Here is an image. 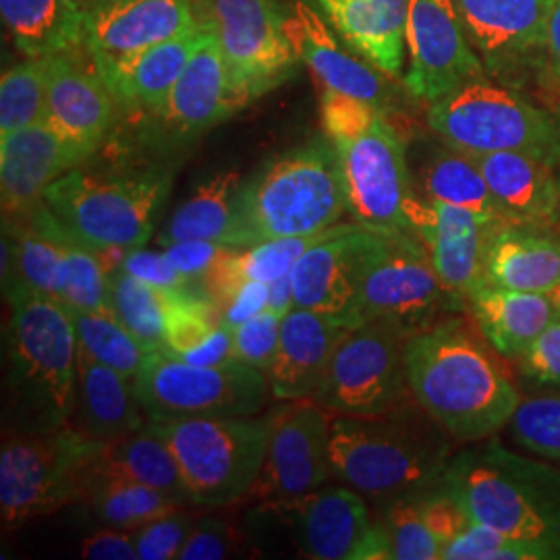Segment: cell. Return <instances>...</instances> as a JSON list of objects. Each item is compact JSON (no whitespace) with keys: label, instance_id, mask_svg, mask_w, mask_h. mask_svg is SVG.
<instances>
[{"label":"cell","instance_id":"6da1fadb","mask_svg":"<svg viewBox=\"0 0 560 560\" xmlns=\"http://www.w3.org/2000/svg\"><path fill=\"white\" fill-rule=\"evenodd\" d=\"M405 368L413 400L455 441L497 434L520 407V390L463 322H434L409 335Z\"/></svg>","mask_w":560,"mask_h":560},{"label":"cell","instance_id":"7a4b0ae2","mask_svg":"<svg viewBox=\"0 0 560 560\" xmlns=\"http://www.w3.org/2000/svg\"><path fill=\"white\" fill-rule=\"evenodd\" d=\"M7 402L4 432H48L69 425L80 340L65 303L13 282L7 289Z\"/></svg>","mask_w":560,"mask_h":560},{"label":"cell","instance_id":"3957f363","mask_svg":"<svg viewBox=\"0 0 560 560\" xmlns=\"http://www.w3.org/2000/svg\"><path fill=\"white\" fill-rule=\"evenodd\" d=\"M451 460L448 432L420 402L378 416H340L330 421L335 480L363 499L397 501L442 480Z\"/></svg>","mask_w":560,"mask_h":560},{"label":"cell","instance_id":"277c9868","mask_svg":"<svg viewBox=\"0 0 560 560\" xmlns=\"http://www.w3.org/2000/svg\"><path fill=\"white\" fill-rule=\"evenodd\" d=\"M237 212L249 247L339 224L349 206L337 143L330 138L310 141L266 164L241 183Z\"/></svg>","mask_w":560,"mask_h":560},{"label":"cell","instance_id":"5b68a950","mask_svg":"<svg viewBox=\"0 0 560 560\" xmlns=\"http://www.w3.org/2000/svg\"><path fill=\"white\" fill-rule=\"evenodd\" d=\"M171 179L156 168L102 171L81 162L46 189L44 203L88 247L127 252L150 240Z\"/></svg>","mask_w":560,"mask_h":560},{"label":"cell","instance_id":"8992f818","mask_svg":"<svg viewBox=\"0 0 560 560\" xmlns=\"http://www.w3.org/2000/svg\"><path fill=\"white\" fill-rule=\"evenodd\" d=\"M442 486L471 521L517 540L560 544V478L501 446L448 460Z\"/></svg>","mask_w":560,"mask_h":560},{"label":"cell","instance_id":"52a82bcc","mask_svg":"<svg viewBox=\"0 0 560 560\" xmlns=\"http://www.w3.org/2000/svg\"><path fill=\"white\" fill-rule=\"evenodd\" d=\"M101 448L102 442L71 425L48 432H4L0 448L2 532L81 502Z\"/></svg>","mask_w":560,"mask_h":560},{"label":"cell","instance_id":"ba28073f","mask_svg":"<svg viewBox=\"0 0 560 560\" xmlns=\"http://www.w3.org/2000/svg\"><path fill=\"white\" fill-rule=\"evenodd\" d=\"M428 122L442 141L467 154L523 152L552 166L560 164L559 117L486 75L434 102Z\"/></svg>","mask_w":560,"mask_h":560},{"label":"cell","instance_id":"9c48e42d","mask_svg":"<svg viewBox=\"0 0 560 560\" xmlns=\"http://www.w3.org/2000/svg\"><path fill=\"white\" fill-rule=\"evenodd\" d=\"M272 418H219L156 423L171 446L194 506L221 509L249 499L268 453Z\"/></svg>","mask_w":560,"mask_h":560},{"label":"cell","instance_id":"30bf717a","mask_svg":"<svg viewBox=\"0 0 560 560\" xmlns=\"http://www.w3.org/2000/svg\"><path fill=\"white\" fill-rule=\"evenodd\" d=\"M416 235L368 229L358 261V291L349 328L388 322L413 335L459 305Z\"/></svg>","mask_w":560,"mask_h":560},{"label":"cell","instance_id":"8fae6325","mask_svg":"<svg viewBox=\"0 0 560 560\" xmlns=\"http://www.w3.org/2000/svg\"><path fill=\"white\" fill-rule=\"evenodd\" d=\"M145 420H219L258 416L270 393L266 372L235 361L222 368L194 365L166 347L152 349L133 378Z\"/></svg>","mask_w":560,"mask_h":560},{"label":"cell","instance_id":"7c38bea8","mask_svg":"<svg viewBox=\"0 0 560 560\" xmlns=\"http://www.w3.org/2000/svg\"><path fill=\"white\" fill-rule=\"evenodd\" d=\"M409 332L388 322H365L340 339L312 400L340 416H378L413 399L405 345Z\"/></svg>","mask_w":560,"mask_h":560},{"label":"cell","instance_id":"4fadbf2b","mask_svg":"<svg viewBox=\"0 0 560 560\" xmlns=\"http://www.w3.org/2000/svg\"><path fill=\"white\" fill-rule=\"evenodd\" d=\"M196 13L214 25L235 101L291 80L300 55L287 34V18L275 0H196Z\"/></svg>","mask_w":560,"mask_h":560},{"label":"cell","instance_id":"5bb4252c","mask_svg":"<svg viewBox=\"0 0 560 560\" xmlns=\"http://www.w3.org/2000/svg\"><path fill=\"white\" fill-rule=\"evenodd\" d=\"M347 206L353 221L381 233H411L409 206L416 198L405 145L384 115L355 140L337 143Z\"/></svg>","mask_w":560,"mask_h":560},{"label":"cell","instance_id":"9a60e30c","mask_svg":"<svg viewBox=\"0 0 560 560\" xmlns=\"http://www.w3.org/2000/svg\"><path fill=\"white\" fill-rule=\"evenodd\" d=\"M270 509L277 511L307 559H390L381 521H372L363 497L349 486L324 483Z\"/></svg>","mask_w":560,"mask_h":560},{"label":"cell","instance_id":"2e32d148","mask_svg":"<svg viewBox=\"0 0 560 560\" xmlns=\"http://www.w3.org/2000/svg\"><path fill=\"white\" fill-rule=\"evenodd\" d=\"M550 0H455L465 34L486 73L520 90L546 73Z\"/></svg>","mask_w":560,"mask_h":560},{"label":"cell","instance_id":"e0dca14e","mask_svg":"<svg viewBox=\"0 0 560 560\" xmlns=\"http://www.w3.org/2000/svg\"><path fill=\"white\" fill-rule=\"evenodd\" d=\"M268 453L249 499L266 506L312 492L335 480L330 463L332 411L316 400H291L272 411Z\"/></svg>","mask_w":560,"mask_h":560},{"label":"cell","instance_id":"ac0fdd59","mask_svg":"<svg viewBox=\"0 0 560 560\" xmlns=\"http://www.w3.org/2000/svg\"><path fill=\"white\" fill-rule=\"evenodd\" d=\"M405 40L409 48L405 85L416 98L434 104L486 75L455 0H409Z\"/></svg>","mask_w":560,"mask_h":560},{"label":"cell","instance_id":"d6986e66","mask_svg":"<svg viewBox=\"0 0 560 560\" xmlns=\"http://www.w3.org/2000/svg\"><path fill=\"white\" fill-rule=\"evenodd\" d=\"M117 106L119 102L83 44L50 57L44 120L71 145L81 162L106 140Z\"/></svg>","mask_w":560,"mask_h":560},{"label":"cell","instance_id":"ffe728a7","mask_svg":"<svg viewBox=\"0 0 560 560\" xmlns=\"http://www.w3.org/2000/svg\"><path fill=\"white\" fill-rule=\"evenodd\" d=\"M409 224L425 245L442 284L457 300H469L483 280L486 247L497 226L459 206L418 196L409 206Z\"/></svg>","mask_w":560,"mask_h":560},{"label":"cell","instance_id":"44dd1931","mask_svg":"<svg viewBox=\"0 0 560 560\" xmlns=\"http://www.w3.org/2000/svg\"><path fill=\"white\" fill-rule=\"evenodd\" d=\"M368 235L360 222H339L291 270L295 307L318 312L349 328L358 291V261Z\"/></svg>","mask_w":560,"mask_h":560},{"label":"cell","instance_id":"7402d4cb","mask_svg":"<svg viewBox=\"0 0 560 560\" xmlns=\"http://www.w3.org/2000/svg\"><path fill=\"white\" fill-rule=\"evenodd\" d=\"M81 159L59 133L40 120L0 138V191L4 221L27 219L46 189Z\"/></svg>","mask_w":560,"mask_h":560},{"label":"cell","instance_id":"603a6c76","mask_svg":"<svg viewBox=\"0 0 560 560\" xmlns=\"http://www.w3.org/2000/svg\"><path fill=\"white\" fill-rule=\"evenodd\" d=\"M198 25L200 32L194 55L159 115L180 138H196L240 108L231 90L217 30L201 15H198Z\"/></svg>","mask_w":560,"mask_h":560},{"label":"cell","instance_id":"cb8c5ba5","mask_svg":"<svg viewBox=\"0 0 560 560\" xmlns=\"http://www.w3.org/2000/svg\"><path fill=\"white\" fill-rule=\"evenodd\" d=\"M196 0H101L85 13L83 46L94 57H120L196 27Z\"/></svg>","mask_w":560,"mask_h":560},{"label":"cell","instance_id":"d4e9b609","mask_svg":"<svg viewBox=\"0 0 560 560\" xmlns=\"http://www.w3.org/2000/svg\"><path fill=\"white\" fill-rule=\"evenodd\" d=\"M287 34L300 59L324 83L326 90L353 96L376 106L381 113L395 102L388 75L372 62L345 50L330 34L318 11L298 2L293 18H287Z\"/></svg>","mask_w":560,"mask_h":560},{"label":"cell","instance_id":"484cf974","mask_svg":"<svg viewBox=\"0 0 560 560\" xmlns=\"http://www.w3.org/2000/svg\"><path fill=\"white\" fill-rule=\"evenodd\" d=\"M347 330L324 314L293 307L282 318L279 347L266 372L272 397L289 402L312 399Z\"/></svg>","mask_w":560,"mask_h":560},{"label":"cell","instance_id":"4316f807","mask_svg":"<svg viewBox=\"0 0 560 560\" xmlns=\"http://www.w3.org/2000/svg\"><path fill=\"white\" fill-rule=\"evenodd\" d=\"M200 25L171 40L152 44L120 57H92L102 78L113 90L120 106L161 115L187 60L191 59Z\"/></svg>","mask_w":560,"mask_h":560},{"label":"cell","instance_id":"83f0119b","mask_svg":"<svg viewBox=\"0 0 560 560\" xmlns=\"http://www.w3.org/2000/svg\"><path fill=\"white\" fill-rule=\"evenodd\" d=\"M469 156L480 166L504 221L541 229L559 224L557 166L523 152Z\"/></svg>","mask_w":560,"mask_h":560},{"label":"cell","instance_id":"f1b7e54d","mask_svg":"<svg viewBox=\"0 0 560 560\" xmlns=\"http://www.w3.org/2000/svg\"><path fill=\"white\" fill-rule=\"evenodd\" d=\"M483 280L502 289L555 295L560 287V240L541 226L502 222L488 240Z\"/></svg>","mask_w":560,"mask_h":560},{"label":"cell","instance_id":"f546056e","mask_svg":"<svg viewBox=\"0 0 560 560\" xmlns=\"http://www.w3.org/2000/svg\"><path fill=\"white\" fill-rule=\"evenodd\" d=\"M133 378L104 365L80 347V376L69 425L92 441H117L145 423Z\"/></svg>","mask_w":560,"mask_h":560},{"label":"cell","instance_id":"4dcf8cb0","mask_svg":"<svg viewBox=\"0 0 560 560\" xmlns=\"http://www.w3.org/2000/svg\"><path fill=\"white\" fill-rule=\"evenodd\" d=\"M328 21L358 52L388 78H399L405 59L409 0H318Z\"/></svg>","mask_w":560,"mask_h":560},{"label":"cell","instance_id":"1f68e13d","mask_svg":"<svg viewBox=\"0 0 560 560\" xmlns=\"http://www.w3.org/2000/svg\"><path fill=\"white\" fill-rule=\"evenodd\" d=\"M469 303L481 335L502 358L520 360L527 347L560 314L552 295L502 289L481 280Z\"/></svg>","mask_w":560,"mask_h":560},{"label":"cell","instance_id":"d6a6232c","mask_svg":"<svg viewBox=\"0 0 560 560\" xmlns=\"http://www.w3.org/2000/svg\"><path fill=\"white\" fill-rule=\"evenodd\" d=\"M240 173L226 171L201 183L189 200L183 201L162 233L166 247L179 241H219L235 247H249L237 212Z\"/></svg>","mask_w":560,"mask_h":560},{"label":"cell","instance_id":"836d02e7","mask_svg":"<svg viewBox=\"0 0 560 560\" xmlns=\"http://www.w3.org/2000/svg\"><path fill=\"white\" fill-rule=\"evenodd\" d=\"M96 465L104 471L140 481L143 486L164 492L173 501L179 502L180 506H194L179 463L150 421L117 441L102 442Z\"/></svg>","mask_w":560,"mask_h":560},{"label":"cell","instance_id":"e575fe53","mask_svg":"<svg viewBox=\"0 0 560 560\" xmlns=\"http://www.w3.org/2000/svg\"><path fill=\"white\" fill-rule=\"evenodd\" d=\"M0 13L25 57H52L83 44L85 15L71 0H0Z\"/></svg>","mask_w":560,"mask_h":560},{"label":"cell","instance_id":"d590c367","mask_svg":"<svg viewBox=\"0 0 560 560\" xmlns=\"http://www.w3.org/2000/svg\"><path fill=\"white\" fill-rule=\"evenodd\" d=\"M420 185L425 198L465 208L492 229L506 222L480 166L467 152H460L446 141L421 162Z\"/></svg>","mask_w":560,"mask_h":560},{"label":"cell","instance_id":"8d00e7d4","mask_svg":"<svg viewBox=\"0 0 560 560\" xmlns=\"http://www.w3.org/2000/svg\"><path fill=\"white\" fill-rule=\"evenodd\" d=\"M81 502L90 506L101 525L117 529H136L143 523L180 509L179 502L173 501L164 492L104 471L98 465H94L88 478Z\"/></svg>","mask_w":560,"mask_h":560},{"label":"cell","instance_id":"74e56055","mask_svg":"<svg viewBox=\"0 0 560 560\" xmlns=\"http://www.w3.org/2000/svg\"><path fill=\"white\" fill-rule=\"evenodd\" d=\"M108 310L152 351L164 347L168 291L152 287L120 266L106 277Z\"/></svg>","mask_w":560,"mask_h":560},{"label":"cell","instance_id":"f35d334b","mask_svg":"<svg viewBox=\"0 0 560 560\" xmlns=\"http://www.w3.org/2000/svg\"><path fill=\"white\" fill-rule=\"evenodd\" d=\"M80 347L94 360L136 378L150 349L113 312L69 310Z\"/></svg>","mask_w":560,"mask_h":560},{"label":"cell","instance_id":"ab89813d","mask_svg":"<svg viewBox=\"0 0 560 560\" xmlns=\"http://www.w3.org/2000/svg\"><path fill=\"white\" fill-rule=\"evenodd\" d=\"M50 57H27L2 73L0 138L11 136L46 117Z\"/></svg>","mask_w":560,"mask_h":560},{"label":"cell","instance_id":"60d3db41","mask_svg":"<svg viewBox=\"0 0 560 560\" xmlns=\"http://www.w3.org/2000/svg\"><path fill=\"white\" fill-rule=\"evenodd\" d=\"M50 226L60 243L65 245L67 260H69V282L62 295V303L69 310H81V312H110L106 301L108 270L102 261L101 254L88 247L85 243H81L75 235H71L57 221L52 212H50Z\"/></svg>","mask_w":560,"mask_h":560},{"label":"cell","instance_id":"b9f144b4","mask_svg":"<svg viewBox=\"0 0 560 560\" xmlns=\"http://www.w3.org/2000/svg\"><path fill=\"white\" fill-rule=\"evenodd\" d=\"M219 305L210 298L201 300L189 289L168 291L166 320H164V347L177 355L185 358L191 351L200 349L203 342L212 339V335L221 328Z\"/></svg>","mask_w":560,"mask_h":560},{"label":"cell","instance_id":"7bdbcfd3","mask_svg":"<svg viewBox=\"0 0 560 560\" xmlns=\"http://www.w3.org/2000/svg\"><path fill=\"white\" fill-rule=\"evenodd\" d=\"M560 559L557 541L517 540L471 521L465 532L442 548L441 560H548Z\"/></svg>","mask_w":560,"mask_h":560},{"label":"cell","instance_id":"ee69618b","mask_svg":"<svg viewBox=\"0 0 560 560\" xmlns=\"http://www.w3.org/2000/svg\"><path fill=\"white\" fill-rule=\"evenodd\" d=\"M393 560H439L441 541L421 517L420 494L390 502L381 521Z\"/></svg>","mask_w":560,"mask_h":560},{"label":"cell","instance_id":"f6af8a7d","mask_svg":"<svg viewBox=\"0 0 560 560\" xmlns=\"http://www.w3.org/2000/svg\"><path fill=\"white\" fill-rule=\"evenodd\" d=\"M509 425L523 448L560 463V395L521 399Z\"/></svg>","mask_w":560,"mask_h":560},{"label":"cell","instance_id":"bcb514c9","mask_svg":"<svg viewBox=\"0 0 560 560\" xmlns=\"http://www.w3.org/2000/svg\"><path fill=\"white\" fill-rule=\"evenodd\" d=\"M198 517L180 506L177 511L143 523L133 529V540L140 560H173L179 559L180 550L189 538Z\"/></svg>","mask_w":560,"mask_h":560},{"label":"cell","instance_id":"7dc6e473","mask_svg":"<svg viewBox=\"0 0 560 560\" xmlns=\"http://www.w3.org/2000/svg\"><path fill=\"white\" fill-rule=\"evenodd\" d=\"M320 110L324 133L335 143H345V141L360 138L361 133H365L372 127L374 120L384 115L368 102L358 101L353 96L326 90V88L322 96Z\"/></svg>","mask_w":560,"mask_h":560},{"label":"cell","instance_id":"c3c4849f","mask_svg":"<svg viewBox=\"0 0 560 560\" xmlns=\"http://www.w3.org/2000/svg\"><path fill=\"white\" fill-rule=\"evenodd\" d=\"M282 318L284 316L275 310H264L258 316L233 328L235 358L261 372H268L279 347Z\"/></svg>","mask_w":560,"mask_h":560},{"label":"cell","instance_id":"681fc988","mask_svg":"<svg viewBox=\"0 0 560 560\" xmlns=\"http://www.w3.org/2000/svg\"><path fill=\"white\" fill-rule=\"evenodd\" d=\"M241 247L219 241H179L164 247L166 258L191 282H201Z\"/></svg>","mask_w":560,"mask_h":560},{"label":"cell","instance_id":"f907efd6","mask_svg":"<svg viewBox=\"0 0 560 560\" xmlns=\"http://www.w3.org/2000/svg\"><path fill=\"white\" fill-rule=\"evenodd\" d=\"M420 509L421 517L434 534V538L441 541V548H444L448 541L455 540L471 523L465 506L444 486L441 490L420 497Z\"/></svg>","mask_w":560,"mask_h":560},{"label":"cell","instance_id":"816d5d0a","mask_svg":"<svg viewBox=\"0 0 560 560\" xmlns=\"http://www.w3.org/2000/svg\"><path fill=\"white\" fill-rule=\"evenodd\" d=\"M240 534L226 521L201 517L180 550V560H221L237 548Z\"/></svg>","mask_w":560,"mask_h":560},{"label":"cell","instance_id":"f5cc1de1","mask_svg":"<svg viewBox=\"0 0 560 560\" xmlns=\"http://www.w3.org/2000/svg\"><path fill=\"white\" fill-rule=\"evenodd\" d=\"M521 372L540 384L560 386V314L520 358Z\"/></svg>","mask_w":560,"mask_h":560},{"label":"cell","instance_id":"db71d44e","mask_svg":"<svg viewBox=\"0 0 560 560\" xmlns=\"http://www.w3.org/2000/svg\"><path fill=\"white\" fill-rule=\"evenodd\" d=\"M119 266L125 272L133 275L136 279L143 280L159 289H166V291L189 289L187 284L191 282V280L185 279L179 270L171 264L164 252L159 254V252L133 247L122 254Z\"/></svg>","mask_w":560,"mask_h":560},{"label":"cell","instance_id":"11a10c76","mask_svg":"<svg viewBox=\"0 0 560 560\" xmlns=\"http://www.w3.org/2000/svg\"><path fill=\"white\" fill-rule=\"evenodd\" d=\"M268 295H270L268 282L243 280L240 289L219 305L222 324L229 328H237L243 322L258 316L260 312L268 310Z\"/></svg>","mask_w":560,"mask_h":560},{"label":"cell","instance_id":"9f6ffc18","mask_svg":"<svg viewBox=\"0 0 560 560\" xmlns=\"http://www.w3.org/2000/svg\"><path fill=\"white\" fill-rule=\"evenodd\" d=\"M81 557L90 560H138L133 529H102L83 540Z\"/></svg>","mask_w":560,"mask_h":560},{"label":"cell","instance_id":"6f0895ef","mask_svg":"<svg viewBox=\"0 0 560 560\" xmlns=\"http://www.w3.org/2000/svg\"><path fill=\"white\" fill-rule=\"evenodd\" d=\"M546 73L560 83V0L548 2L546 21Z\"/></svg>","mask_w":560,"mask_h":560},{"label":"cell","instance_id":"680465c9","mask_svg":"<svg viewBox=\"0 0 560 560\" xmlns=\"http://www.w3.org/2000/svg\"><path fill=\"white\" fill-rule=\"evenodd\" d=\"M270 295H268V310H275L282 316H287L295 307V298H293V284H291V272L272 280L270 284Z\"/></svg>","mask_w":560,"mask_h":560},{"label":"cell","instance_id":"91938a15","mask_svg":"<svg viewBox=\"0 0 560 560\" xmlns=\"http://www.w3.org/2000/svg\"><path fill=\"white\" fill-rule=\"evenodd\" d=\"M71 2H73L78 9H81V13L85 15V13H90L101 0H71Z\"/></svg>","mask_w":560,"mask_h":560},{"label":"cell","instance_id":"94428289","mask_svg":"<svg viewBox=\"0 0 560 560\" xmlns=\"http://www.w3.org/2000/svg\"><path fill=\"white\" fill-rule=\"evenodd\" d=\"M557 185H559V224H560V164L557 166Z\"/></svg>","mask_w":560,"mask_h":560},{"label":"cell","instance_id":"6125c7cd","mask_svg":"<svg viewBox=\"0 0 560 560\" xmlns=\"http://www.w3.org/2000/svg\"><path fill=\"white\" fill-rule=\"evenodd\" d=\"M552 298H555V301H557V305H559L560 310V287L557 289V291H555V295H552Z\"/></svg>","mask_w":560,"mask_h":560}]
</instances>
